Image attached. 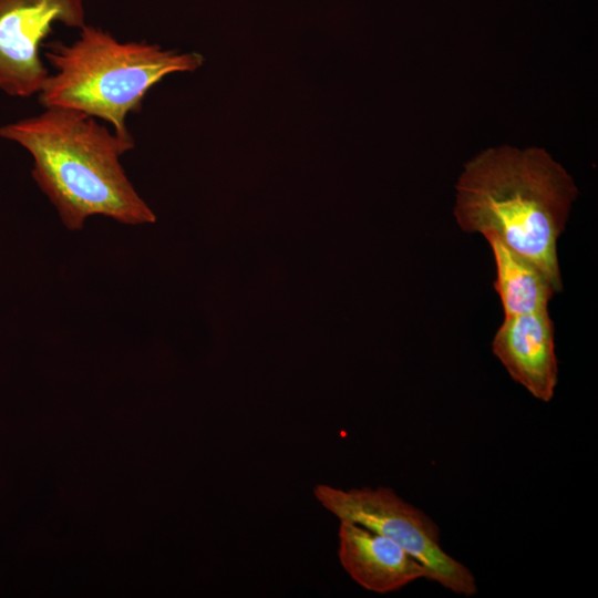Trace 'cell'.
Masks as SVG:
<instances>
[{
	"label": "cell",
	"mask_w": 598,
	"mask_h": 598,
	"mask_svg": "<svg viewBox=\"0 0 598 598\" xmlns=\"http://www.w3.org/2000/svg\"><path fill=\"white\" fill-rule=\"evenodd\" d=\"M338 557L357 584L378 594L427 579L426 568L398 543L347 520H340Z\"/></svg>",
	"instance_id": "7"
},
{
	"label": "cell",
	"mask_w": 598,
	"mask_h": 598,
	"mask_svg": "<svg viewBox=\"0 0 598 598\" xmlns=\"http://www.w3.org/2000/svg\"><path fill=\"white\" fill-rule=\"evenodd\" d=\"M70 44H45L54 72L38 93L43 107L81 111L110 123L130 148L134 140L125 120L140 112L147 92L163 78L193 72L204 63L197 52L166 50L146 41L122 42L110 32L85 24Z\"/></svg>",
	"instance_id": "3"
},
{
	"label": "cell",
	"mask_w": 598,
	"mask_h": 598,
	"mask_svg": "<svg viewBox=\"0 0 598 598\" xmlns=\"http://www.w3.org/2000/svg\"><path fill=\"white\" fill-rule=\"evenodd\" d=\"M0 126V137L33 158L32 177L69 230L91 216L124 225L152 224L156 216L133 187L120 162L131 148L97 118L66 107Z\"/></svg>",
	"instance_id": "2"
},
{
	"label": "cell",
	"mask_w": 598,
	"mask_h": 598,
	"mask_svg": "<svg viewBox=\"0 0 598 598\" xmlns=\"http://www.w3.org/2000/svg\"><path fill=\"white\" fill-rule=\"evenodd\" d=\"M313 494L340 520L361 525L398 543L426 568L427 579L456 595H476L473 573L442 548L436 523L392 488L342 489L318 484Z\"/></svg>",
	"instance_id": "4"
},
{
	"label": "cell",
	"mask_w": 598,
	"mask_h": 598,
	"mask_svg": "<svg viewBox=\"0 0 598 598\" xmlns=\"http://www.w3.org/2000/svg\"><path fill=\"white\" fill-rule=\"evenodd\" d=\"M84 0H0V90L11 96L38 94L49 71L40 56L55 23L86 24Z\"/></svg>",
	"instance_id": "5"
},
{
	"label": "cell",
	"mask_w": 598,
	"mask_h": 598,
	"mask_svg": "<svg viewBox=\"0 0 598 598\" xmlns=\"http://www.w3.org/2000/svg\"><path fill=\"white\" fill-rule=\"evenodd\" d=\"M455 188L454 216L462 230L495 235L561 290L557 241L578 190L549 153L487 148L465 164Z\"/></svg>",
	"instance_id": "1"
},
{
	"label": "cell",
	"mask_w": 598,
	"mask_h": 598,
	"mask_svg": "<svg viewBox=\"0 0 598 598\" xmlns=\"http://www.w3.org/2000/svg\"><path fill=\"white\" fill-rule=\"evenodd\" d=\"M496 267L494 288L499 296L504 318L548 309L559 290L534 262L523 257L493 234L484 235Z\"/></svg>",
	"instance_id": "8"
},
{
	"label": "cell",
	"mask_w": 598,
	"mask_h": 598,
	"mask_svg": "<svg viewBox=\"0 0 598 598\" xmlns=\"http://www.w3.org/2000/svg\"><path fill=\"white\" fill-rule=\"evenodd\" d=\"M492 350L511 378L534 398L549 402L558 382L554 323L548 309L504 318Z\"/></svg>",
	"instance_id": "6"
}]
</instances>
